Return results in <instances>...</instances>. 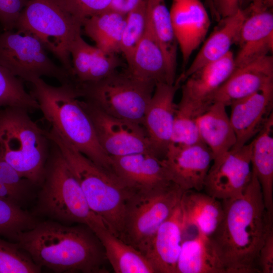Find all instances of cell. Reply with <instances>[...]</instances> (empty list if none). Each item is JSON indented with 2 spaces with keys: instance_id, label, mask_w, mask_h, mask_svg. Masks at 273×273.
Here are the masks:
<instances>
[{
  "instance_id": "26",
  "label": "cell",
  "mask_w": 273,
  "mask_h": 273,
  "mask_svg": "<svg viewBox=\"0 0 273 273\" xmlns=\"http://www.w3.org/2000/svg\"><path fill=\"white\" fill-rule=\"evenodd\" d=\"M273 114L251 142L252 169L259 182L264 205L273 214Z\"/></svg>"
},
{
  "instance_id": "24",
  "label": "cell",
  "mask_w": 273,
  "mask_h": 273,
  "mask_svg": "<svg viewBox=\"0 0 273 273\" xmlns=\"http://www.w3.org/2000/svg\"><path fill=\"white\" fill-rule=\"evenodd\" d=\"M180 205L186 230L194 227L198 233L209 237L216 230L223 217L221 202L206 193L195 190L184 191Z\"/></svg>"
},
{
  "instance_id": "13",
  "label": "cell",
  "mask_w": 273,
  "mask_h": 273,
  "mask_svg": "<svg viewBox=\"0 0 273 273\" xmlns=\"http://www.w3.org/2000/svg\"><path fill=\"white\" fill-rule=\"evenodd\" d=\"M213 156L203 142L190 146L170 145L162 159L170 181L183 191L203 190Z\"/></svg>"
},
{
  "instance_id": "2",
  "label": "cell",
  "mask_w": 273,
  "mask_h": 273,
  "mask_svg": "<svg viewBox=\"0 0 273 273\" xmlns=\"http://www.w3.org/2000/svg\"><path fill=\"white\" fill-rule=\"evenodd\" d=\"M16 242L40 268L55 272L105 273L107 261L99 239L88 226L48 219L22 232Z\"/></svg>"
},
{
  "instance_id": "15",
  "label": "cell",
  "mask_w": 273,
  "mask_h": 273,
  "mask_svg": "<svg viewBox=\"0 0 273 273\" xmlns=\"http://www.w3.org/2000/svg\"><path fill=\"white\" fill-rule=\"evenodd\" d=\"M180 84L174 82L156 84L146 110L142 126L152 152L162 159L170 144L176 104L174 97Z\"/></svg>"
},
{
  "instance_id": "16",
  "label": "cell",
  "mask_w": 273,
  "mask_h": 273,
  "mask_svg": "<svg viewBox=\"0 0 273 273\" xmlns=\"http://www.w3.org/2000/svg\"><path fill=\"white\" fill-rule=\"evenodd\" d=\"M169 12L185 67L205 39L211 25L210 17L201 0H172Z\"/></svg>"
},
{
  "instance_id": "34",
  "label": "cell",
  "mask_w": 273,
  "mask_h": 273,
  "mask_svg": "<svg viewBox=\"0 0 273 273\" xmlns=\"http://www.w3.org/2000/svg\"><path fill=\"white\" fill-rule=\"evenodd\" d=\"M41 270L17 242L0 239V273H38Z\"/></svg>"
},
{
  "instance_id": "31",
  "label": "cell",
  "mask_w": 273,
  "mask_h": 273,
  "mask_svg": "<svg viewBox=\"0 0 273 273\" xmlns=\"http://www.w3.org/2000/svg\"><path fill=\"white\" fill-rule=\"evenodd\" d=\"M35 215L19 205L0 199V236L16 242L19 235L38 222Z\"/></svg>"
},
{
  "instance_id": "44",
  "label": "cell",
  "mask_w": 273,
  "mask_h": 273,
  "mask_svg": "<svg viewBox=\"0 0 273 273\" xmlns=\"http://www.w3.org/2000/svg\"><path fill=\"white\" fill-rule=\"evenodd\" d=\"M262 3L265 8L270 9L272 7L273 0H262Z\"/></svg>"
},
{
  "instance_id": "3",
  "label": "cell",
  "mask_w": 273,
  "mask_h": 273,
  "mask_svg": "<svg viewBox=\"0 0 273 273\" xmlns=\"http://www.w3.org/2000/svg\"><path fill=\"white\" fill-rule=\"evenodd\" d=\"M31 83L30 93L51 128L95 164L114 173L111 158L99 144L92 122L74 90L66 84L51 85L41 78Z\"/></svg>"
},
{
  "instance_id": "6",
  "label": "cell",
  "mask_w": 273,
  "mask_h": 273,
  "mask_svg": "<svg viewBox=\"0 0 273 273\" xmlns=\"http://www.w3.org/2000/svg\"><path fill=\"white\" fill-rule=\"evenodd\" d=\"M28 111L8 107L0 110V151L3 159L23 178L40 186L51 142L47 131Z\"/></svg>"
},
{
  "instance_id": "11",
  "label": "cell",
  "mask_w": 273,
  "mask_h": 273,
  "mask_svg": "<svg viewBox=\"0 0 273 273\" xmlns=\"http://www.w3.org/2000/svg\"><path fill=\"white\" fill-rule=\"evenodd\" d=\"M79 99L92 122L99 144L108 156L152 152L141 124L111 116L89 101Z\"/></svg>"
},
{
  "instance_id": "36",
  "label": "cell",
  "mask_w": 273,
  "mask_h": 273,
  "mask_svg": "<svg viewBox=\"0 0 273 273\" xmlns=\"http://www.w3.org/2000/svg\"><path fill=\"white\" fill-rule=\"evenodd\" d=\"M112 0H65L73 15L82 24L86 18L109 9Z\"/></svg>"
},
{
  "instance_id": "17",
  "label": "cell",
  "mask_w": 273,
  "mask_h": 273,
  "mask_svg": "<svg viewBox=\"0 0 273 273\" xmlns=\"http://www.w3.org/2000/svg\"><path fill=\"white\" fill-rule=\"evenodd\" d=\"M110 157L113 172L134 192L153 191L172 184L162 159L152 152Z\"/></svg>"
},
{
  "instance_id": "41",
  "label": "cell",
  "mask_w": 273,
  "mask_h": 273,
  "mask_svg": "<svg viewBox=\"0 0 273 273\" xmlns=\"http://www.w3.org/2000/svg\"><path fill=\"white\" fill-rule=\"evenodd\" d=\"M144 0H112L109 9L124 15L136 8Z\"/></svg>"
},
{
  "instance_id": "30",
  "label": "cell",
  "mask_w": 273,
  "mask_h": 273,
  "mask_svg": "<svg viewBox=\"0 0 273 273\" xmlns=\"http://www.w3.org/2000/svg\"><path fill=\"white\" fill-rule=\"evenodd\" d=\"M126 15L111 9L85 18L82 22L85 34L98 48L107 54L120 52V44Z\"/></svg>"
},
{
  "instance_id": "38",
  "label": "cell",
  "mask_w": 273,
  "mask_h": 273,
  "mask_svg": "<svg viewBox=\"0 0 273 273\" xmlns=\"http://www.w3.org/2000/svg\"><path fill=\"white\" fill-rule=\"evenodd\" d=\"M0 183L15 189L22 196L26 193L29 185H32L22 177L2 157L0 151Z\"/></svg>"
},
{
  "instance_id": "25",
  "label": "cell",
  "mask_w": 273,
  "mask_h": 273,
  "mask_svg": "<svg viewBox=\"0 0 273 273\" xmlns=\"http://www.w3.org/2000/svg\"><path fill=\"white\" fill-rule=\"evenodd\" d=\"M127 70L134 77L144 81L155 84L159 82L169 83L165 57L148 19L144 34Z\"/></svg>"
},
{
  "instance_id": "40",
  "label": "cell",
  "mask_w": 273,
  "mask_h": 273,
  "mask_svg": "<svg viewBox=\"0 0 273 273\" xmlns=\"http://www.w3.org/2000/svg\"><path fill=\"white\" fill-rule=\"evenodd\" d=\"M215 8L220 18L236 12L240 8V0H213Z\"/></svg>"
},
{
  "instance_id": "5",
  "label": "cell",
  "mask_w": 273,
  "mask_h": 273,
  "mask_svg": "<svg viewBox=\"0 0 273 273\" xmlns=\"http://www.w3.org/2000/svg\"><path fill=\"white\" fill-rule=\"evenodd\" d=\"M51 142L43 178L32 214L66 224H83L92 230L106 227L90 209L67 161L58 147Z\"/></svg>"
},
{
  "instance_id": "35",
  "label": "cell",
  "mask_w": 273,
  "mask_h": 273,
  "mask_svg": "<svg viewBox=\"0 0 273 273\" xmlns=\"http://www.w3.org/2000/svg\"><path fill=\"white\" fill-rule=\"evenodd\" d=\"M196 118L191 111L176 104L170 145L185 146L202 142Z\"/></svg>"
},
{
  "instance_id": "27",
  "label": "cell",
  "mask_w": 273,
  "mask_h": 273,
  "mask_svg": "<svg viewBox=\"0 0 273 273\" xmlns=\"http://www.w3.org/2000/svg\"><path fill=\"white\" fill-rule=\"evenodd\" d=\"M101 242L107 261L115 273H155L144 254L110 232L106 227L92 230Z\"/></svg>"
},
{
  "instance_id": "42",
  "label": "cell",
  "mask_w": 273,
  "mask_h": 273,
  "mask_svg": "<svg viewBox=\"0 0 273 273\" xmlns=\"http://www.w3.org/2000/svg\"><path fill=\"white\" fill-rule=\"evenodd\" d=\"M206 6L210 11L212 18L218 22L221 19L215 8L213 0H205Z\"/></svg>"
},
{
  "instance_id": "14",
  "label": "cell",
  "mask_w": 273,
  "mask_h": 273,
  "mask_svg": "<svg viewBox=\"0 0 273 273\" xmlns=\"http://www.w3.org/2000/svg\"><path fill=\"white\" fill-rule=\"evenodd\" d=\"M235 68V55L231 51L221 58L198 69L184 81L178 104L190 110L197 117L212 104V96Z\"/></svg>"
},
{
  "instance_id": "29",
  "label": "cell",
  "mask_w": 273,
  "mask_h": 273,
  "mask_svg": "<svg viewBox=\"0 0 273 273\" xmlns=\"http://www.w3.org/2000/svg\"><path fill=\"white\" fill-rule=\"evenodd\" d=\"M148 20L163 53L168 82L174 83L177 67V42L165 0H146Z\"/></svg>"
},
{
  "instance_id": "28",
  "label": "cell",
  "mask_w": 273,
  "mask_h": 273,
  "mask_svg": "<svg viewBox=\"0 0 273 273\" xmlns=\"http://www.w3.org/2000/svg\"><path fill=\"white\" fill-rule=\"evenodd\" d=\"M177 273H225V270L209 237L198 233L184 240Z\"/></svg>"
},
{
  "instance_id": "19",
  "label": "cell",
  "mask_w": 273,
  "mask_h": 273,
  "mask_svg": "<svg viewBox=\"0 0 273 273\" xmlns=\"http://www.w3.org/2000/svg\"><path fill=\"white\" fill-rule=\"evenodd\" d=\"M273 85V58L268 55L235 68L213 94L211 103L233 102Z\"/></svg>"
},
{
  "instance_id": "10",
  "label": "cell",
  "mask_w": 273,
  "mask_h": 273,
  "mask_svg": "<svg viewBox=\"0 0 273 273\" xmlns=\"http://www.w3.org/2000/svg\"><path fill=\"white\" fill-rule=\"evenodd\" d=\"M0 34V65L22 80L31 83L41 76L53 77L61 84L68 82V74L49 57L41 40L22 29Z\"/></svg>"
},
{
  "instance_id": "18",
  "label": "cell",
  "mask_w": 273,
  "mask_h": 273,
  "mask_svg": "<svg viewBox=\"0 0 273 273\" xmlns=\"http://www.w3.org/2000/svg\"><path fill=\"white\" fill-rule=\"evenodd\" d=\"M180 202L141 251L157 273H177L186 231Z\"/></svg>"
},
{
  "instance_id": "21",
  "label": "cell",
  "mask_w": 273,
  "mask_h": 273,
  "mask_svg": "<svg viewBox=\"0 0 273 273\" xmlns=\"http://www.w3.org/2000/svg\"><path fill=\"white\" fill-rule=\"evenodd\" d=\"M248 8L235 56L236 67L268 55L273 50V14L264 7Z\"/></svg>"
},
{
  "instance_id": "8",
  "label": "cell",
  "mask_w": 273,
  "mask_h": 273,
  "mask_svg": "<svg viewBox=\"0 0 273 273\" xmlns=\"http://www.w3.org/2000/svg\"><path fill=\"white\" fill-rule=\"evenodd\" d=\"M155 84L138 79L127 70L116 71L81 90L79 98L89 101L106 113L142 125Z\"/></svg>"
},
{
  "instance_id": "43",
  "label": "cell",
  "mask_w": 273,
  "mask_h": 273,
  "mask_svg": "<svg viewBox=\"0 0 273 273\" xmlns=\"http://www.w3.org/2000/svg\"><path fill=\"white\" fill-rule=\"evenodd\" d=\"M243 4L247 5L249 4L250 6L254 8L264 7L262 0H240V8H241Z\"/></svg>"
},
{
  "instance_id": "37",
  "label": "cell",
  "mask_w": 273,
  "mask_h": 273,
  "mask_svg": "<svg viewBox=\"0 0 273 273\" xmlns=\"http://www.w3.org/2000/svg\"><path fill=\"white\" fill-rule=\"evenodd\" d=\"M29 0H0V24L4 31L15 29Z\"/></svg>"
},
{
  "instance_id": "1",
  "label": "cell",
  "mask_w": 273,
  "mask_h": 273,
  "mask_svg": "<svg viewBox=\"0 0 273 273\" xmlns=\"http://www.w3.org/2000/svg\"><path fill=\"white\" fill-rule=\"evenodd\" d=\"M221 201L223 217L209 238L225 273L260 272L259 253L273 214L265 208L255 172L243 194Z\"/></svg>"
},
{
  "instance_id": "12",
  "label": "cell",
  "mask_w": 273,
  "mask_h": 273,
  "mask_svg": "<svg viewBox=\"0 0 273 273\" xmlns=\"http://www.w3.org/2000/svg\"><path fill=\"white\" fill-rule=\"evenodd\" d=\"M251 153L250 143L214 158L205 178V193L221 200L243 194L252 176Z\"/></svg>"
},
{
  "instance_id": "22",
  "label": "cell",
  "mask_w": 273,
  "mask_h": 273,
  "mask_svg": "<svg viewBox=\"0 0 273 273\" xmlns=\"http://www.w3.org/2000/svg\"><path fill=\"white\" fill-rule=\"evenodd\" d=\"M247 13V7L240 8L233 14L221 18L190 66L175 79V82L180 84L198 69L221 58L231 51L232 46L238 42L241 27Z\"/></svg>"
},
{
  "instance_id": "7",
  "label": "cell",
  "mask_w": 273,
  "mask_h": 273,
  "mask_svg": "<svg viewBox=\"0 0 273 273\" xmlns=\"http://www.w3.org/2000/svg\"><path fill=\"white\" fill-rule=\"evenodd\" d=\"M81 27L65 0H29L15 29L27 30L37 36L60 61L69 76L72 68L70 47L81 34Z\"/></svg>"
},
{
  "instance_id": "20",
  "label": "cell",
  "mask_w": 273,
  "mask_h": 273,
  "mask_svg": "<svg viewBox=\"0 0 273 273\" xmlns=\"http://www.w3.org/2000/svg\"><path fill=\"white\" fill-rule=\"evenodd\" d=\"M230 106V119L236 136L232 149L238 150L259 132L273 114V85L237 100Z\"/></svg>"
},
{
  "instance_id": "23",
  "label": "cell",
  "mask_w": 273,
  "mask_h": 273,
  "mask_svg": "<svg viewBox=\"0 0 273 273\" xmlns=\"http://www.w3.org/2000/svg\"><path fill=\"white\" fill-rule=\"evenodd\" d=\"M226 107L213 103L196 118L201 140L210 149L213 159L231 150L236 143Z\"/></svg>"
},
{
  "instance_id": "33",
  "label": "cell",
  "mask_w": 273,
  "mask_h": 273,
  "mask_svg": "<svg viewBox=\"0 0 273 273\" xmlns=\"http://www.w3.org/2000/svg\"><path fill=\"white\" fill-rule=\"evenodd\" d=\"M147 21L146 0L126 15L120 52L124 55L128 66L131 65L135 50L144 34Z\"/></svg>"
},
{
  "instance_id": "39",
  "label": "cell",
  "mask_w": 273,
  "mask_h": 273,
  "mask_svg": "<svg viewBox=\"0 0 273 273\" xmlns=\"http://www.w3.org/2000/svg\"><path fill=\"white\" fill-rule=\"evenodd\" d=\"M260 272H273V224L269 228L258 256Z\"/></svg>"
},
{
  "instance_id": "9",
  "label": "cell",
  "mask_w": 273,
  "mask_h": 273,
  "mask_svg": "<svg viewBox=\"0 0 273 273\" xmlns=\"http://www.w3.org/2000/svg\"><path fill=\"white\" fill-rule=\"evenodd\" d=\"M184 192L172 183L132 193L125 204L119 238L141 251L179 203Z\"/></svg>"
},
{
  "instance_id": "32",
  "label": "cell",
  "mask_w": 273,
  "mask_h": 273,
  "mask_svg": "<svg viewBox=\"0 0 273 273\" xmlns=\"http://www.w3.org/2000/svg\"><path fill=\"white\" fill-rule=\"evenodd\" d=\"M39 109L38 103L25 89L23 80L0 65V107Z\"/></svg>"
},
{
  "instance_id": "4",
  "label": "cell",
  "mask_w": 273,
  "mask_h": 273,
  "mask_svg": "<svg viewBox=\"0 0 273 273\" xmlns=\"http://www.w3.org/2000/svg\"><path fill=\"white\" fill-rule=\"evenodd\" d=\"M47 133L67 161L90 209L119 238L125 204L134 191L115 174L95 164L54 129L50 128Z\"/></svg>"
}]
</instances>
